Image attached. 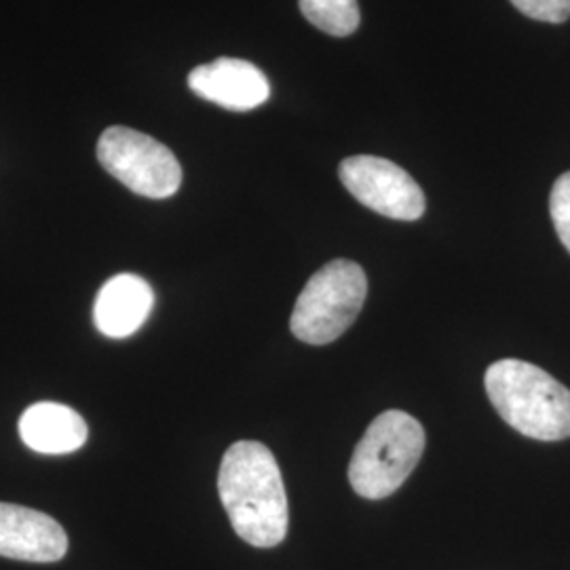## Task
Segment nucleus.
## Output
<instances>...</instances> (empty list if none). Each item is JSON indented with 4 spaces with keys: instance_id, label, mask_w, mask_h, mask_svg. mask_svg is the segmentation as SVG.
Wrapping results in <instances>:
<instances>
[{
    "instance_id": "1",
    "label": "nucleus",
    "mask_w": 570,
    "mask_h": 570,
    "mask_svg": "<svg viewBox=\"0 0 570 570\" xmlns=\"http://www.w3.org/2000/svg\"><path fill=\"white\" fill-rule=\"evenodd\" d=\"M218 492L233 530L254 548H275L287 534L289 510L284 478L273 452L242 440L226 450Z\"/></svg>"
},
{
    "instance_id": "2",
    "label": "nucleus",
    "mask_w": 570,
    "mask_h": 570,
    "mask_svg": "<svg viewBox=\"0 0 570 570\" xmlns=\"http://www.w3.org/2000/svg\"><path fill=\"white\" fill-rule=\"evenodd\" d=\"M484 385L499 416L522 435L541 442L570 438V391L546 370L501 360L487 370Z\"/></svg>"
},
{
    "instance_id": "3",
    "label": "nucleus",
    "mask_w": 570,
    "mask_h": 570,
    "mask_svg": "<svg viewBox=\"0 0 570 570\" xmlns=\"http://www.w3.org/2000/svg\"><path fill=\"white\" fill-rule=\"evenodd\" d=\"M425 450V429L407 412L387 410L366 429L348 465V482L364 499H385L407 480Z\"/></svg>"
},
{
    "instance_id": "4",
    "label": "nucleus",
    "mask_w": 570,
    "mask_h": 570,
    "mask_svg": "<svg viewBox=\"0 0 570 570\" xmlns=\"http://www.w3.org/2000/svg\"><path fill=\"white\" fill-rule=\"evenodd\" d=\"M364 268L351 261L322 266L301 292L289 327L306 345H330L341 338L366 303Z\"/></svg>"
},
{
    "instance_id": "5",
    "label": "nucleus",
    "mask_w": 570,
    "mask_h": 570,
    "mask_svg": "<svg viewBox=\"0 0 570 570\" xmlns=\"http://www.w3.org/2000/svg\"><path fill=\"white\" fill-rule=\"evenodd\" d=\"M98 161L131 193L148 199H167L183 184L176 155L155 138L129 127H108L98 142Z\"/></svg>"
},
{
    "instance_id": "6",
    "label": "nucleus",
    "mask_w": 570,
    "mask_h": 570,
    "mask_svg": "<svg viewBox=\"0 0 570 570\" xmlns=\"http://www.w3.org/2000/svg\"><path fill=\"white\" fill-rule=\"evenodd\" d=\"M341 183L346 190L370 209L393 220L412 223L425 214V195L416 180L400 165L357 155L348 157L338 167Z\"/></svg>"
},
{
    "instance_id": "7",
    "label": "nucleus",
    "mask_w": 570,
    "mask_h": 570,
    "mask_svg": "<svg viewBox=\"0 0 570 570\" xmlns=\"http://www.w3.org/2000/svg\"><path fill=\"white\" fill-rule=\"evenodd\" d=\"M193 94L233 112H247L268 100L271 85L265 72L252 61L218 58L197 66L188 75Z\"/></svg>"
},
{
    "instance_id": "8",
    "label": "nucleus",
    "mask_w": 570,
    "mask_h": 570,
    "mask_svg": "<svg viewBox=\"0 0 570 570\" xmlns=\"http://www.w3.org/2000/svg\"><path fill=\"white\" fill-rule=\"evenodd\" d=\"M68 551V534L60 522L42 511L0 503V556L21 562H60Z\"/></svg>"
},
{
    "instance_id": "9",
    "label": "nucleus",
    "mask_w": 570,
    "mask_h": 570,
    "mask_svg": "<svg viewBox=\"0 0 570 570\" xmlns=\"http://www.w3.org/2000/svg\"><path fill=\"white\" fill-rule=\"evenodd\" d=\"M155 305V292L146 279L121 273L108 279L98 292L94 306L96 327L108 338H127L148 320Z\"/></svg>"
},
{
    "instance_id": "10",
    "label": "nucleus",
    "mask_w": 570,
    "mask_h": 570,
    "mask_svg": "<svg viewBox=\"0 0 570 570\" xmlns=\"http://www.w3.org/2000/svg\"><path fill=\"white\" fill-rule=\"evenodd\" d=\"M87 423L72 407L39 402L26 407L20 419L21 442L41 454H70L85 446Z\"/></svg>"
},
{
    "instance_id": "11",
    "label": "nucleus",
    "mask_w": 570,
    "mask_h": 570,
    "mask_svg": "<svg viewBox=\"0 0 570 570\" xmlns=\"http://www.w3.org/2000/svg\"><path fill=\"white\" fill-rule=\"evenodd\" d=\"M301 11L315 28L332 37H348L360 28L357 0H298Z\"/></svg>"
},
{
    "instance_id": "12",
    "label": "nucleus",
    "mask_w": 570,
    "mask_h": 570,
    "mask_svg": "<svg viewBox=\"0 0 570 570\" xmlns=\"http://www.w3.org/2000/svg\"><path fill=\"white\" fill-rule=\"evenodd\" d=\"M550 214L560 242L570 252V171L562 174L551 188Z\"/></svg>"
},
{
    "instance_id": "13",
    "label": "nucleus",
    "mask_w": 570,
    "mask_h": 570,
    "mask_svg": "<svg viewBox=\"0 0 570 570\" xmlns=\"http://www.w3.org/2000/svg\"><path fill=\"white\" fill-rule=\"evenodd\" d=\"M530 20L562 23L570 18V0H511Z\"/></svg>"
}]
</instances>
